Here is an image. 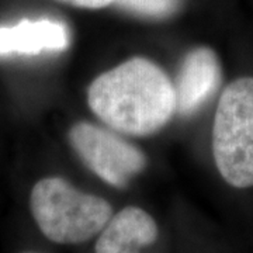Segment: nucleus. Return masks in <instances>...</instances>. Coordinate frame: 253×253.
Instances as JSON below:
<instances>
[{
    "label": "nucleus",
    "mask_w": 253,
    "mask_h": 253,
    "mask_svg": "<svg viewBox=\"0 0 253 253\" xmlns=\"http://www.w3.org/2000/svg\"><path fill=\"white\" fill-rule=\"evenodd\" d=\"M61 3L69 4L73 7H81V9H103L114 3V0H58Z\"/></svg>",
    "instance_id": "obj_9"
},
{
    "label": "nucleus",
    "mask_w": 253,
    "mask_h": 253,
    "mask_svg": "<svg viewBox=\"0 0 253 253\" xmlns=\"http://www.w3.org/2000/svg\"><path fill=\"white\" fill-rule=\"evenodd\" d=\"M69 144L81 161L101 180L124 189L146 168V155L116 131L81 121L69 129Z\"/></svg>",
    "instance_id": "obj_4"
},
{
    "label": "nucleus",
    "mask_w": 253,
    "mask_h": 253,
    "mask_svg": "<svg viewBox=\"0 0 253 253\" xmlns=\"http://www.w3.org/2000/svg\"><path fill=\"white\" fill-rule=\"evenodd\" d=\"M117 7L146 20H166L180 11L183 0H114Z\"/></svg>",
    "instance_id": "obj_8"
},
{
    "label": "nucleus",
    "mask_w": 253,
    "mask_h": 253,
    "mask_svg": "<svg viewBox=\"0 0 253 253\" xmlns=\"http://www.w3.org/2000/svg\"><path fill=\"white\" fill-rule=\"evenodd\" d=\"M23 253H37V252H23Z\"/></svg>",
    "instance_id": "obj_10"
},
{
    "label": "nucleus",
    "mask_w": 253,
    "mask_h": 253,
    "mask_svg": "<svg viewBox=\"0 0 253 253\" xmlns=\"http://www.w3.org/2000/svg\"><path fill=\"white\" fill-rule=\"evenodd\" d=\"M212 155L222 179L236 189L253 186V78L226 86L212 126Z\"/></svg>",
    "instance_id": "obj_3"
},
{
    "label": "nucleus",
    "mask_w": 253,
    "mask_h": 253,
    "mask_svg": "<svg viewBox=\"0 0 253 253\" xmlns=\"http://www.w3.org/2000/svg\"><path fill=\"white\" fill-rule=\"evenodd\" d=\"M158 239V225L142 208L126 207L111 217L96 242V253H138Z\"/></svg>",
    "instance_id": "obj_6"
},
{
    "label": "nucleus",
    "mask_w": 253,
    "mask_h": 253,
    "mask_svg": "<svg viewBox=\"0 0 253 253\" xmlns=\"http://www.w3.org/2000/svg\"><path fill=\"white\" fill-rule=\"evenodd\" d=\"M87 103L110 129L131 136L154 135L176 114L173 82L161 66L141 56L97 76L89 86Z\"/></svg>",
    "instance_id": "obj_1"
},
{
    "label": "nucleus",
    "mask_w": 253,
    "mask_h": 253,
    "mask_svg": "<svg viewBox=\"0 0 253 253\" xmlns=\"http://www.w3.org/2000/svg\"><path fill=\"white\" fill-rule=\"evenodd\" d=\"M30 208L40 231L49 241L62 245L89 241L113 217L109 201L83 193L62 177H45L36 183Z\"/></svg>",
    "instance_id": "obj_2"
},
{
    "label": "nucleus",
    "mask_w": 253,
    "mask_h": 253,
    "mask_svg": "<svg viewBox=\"0 0 253 253\" xmlns=\"http://www.w3.org/2000/svg\"><path fill=\"white\" fill-rule=\"evenodd\" d=\"M69 45L68 27L52 20H23L16 26L0 27V55H37L62 51Z\"/></svg>",
    "instance_id": "obj_7"
},
{
    "label": "nucleus",
    "mask_w": 253,
    "mask_h": 253,
    "mask_svg": "<svg viewBox=\"0 0 253 253\" xmlns=\"http://www.w3.org/2000/svg\"><path fill=\"white\" fill-rule=\"evenodd\" d=\"M222 82V68L217 54L208 46H197L184 56L174 84L176 114L194 116L206 106Z\"/></svg>",
    "instance_id": "obj_5"
}]
</instances>
